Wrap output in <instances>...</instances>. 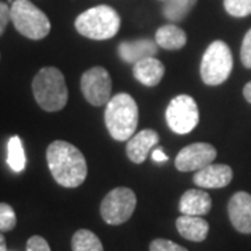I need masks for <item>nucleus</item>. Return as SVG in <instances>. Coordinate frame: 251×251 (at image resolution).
Wrapping results in <instances>:
<instances>
[{"instance_id": "nucleus-9", "label": "nucleus", "mask_w": 251, "mask_h": 251, "mask_svg": "<svg viewBox=\"0 0 251 251\" xmlns=\"http://www.w3.org/2000/svg\"><path fill=\"white\" fill-rule=\"evenodd\" d=\"M81 91L87 102L94 106L106 105L112 99V78L106 69L92 67L82 74Z\"/></svg>"}, {"instance_id": "nucleus-26", "label": "nucleus", "mask_w": 251, "mask_h": 251, "mask_svg": "<svg viewBox=\"0 0 251 251\" xmlns=\"http://www.w3.org/2000/svg\"><path fill=\"white\" fill-rule=\"evenodd\" d=\"M25 251H52L49 247V243L46 242L41 236H32L27 242V249Z\"/></svg>"}, {"instance_id": "nucleus-24", "label": "nucleus", "mask_w": 251, "mask_h": 251, "mask_svg": "<svg viewBox=\"0 0 251 251\" xmlns=\"http://www.w3.org/2000/svg\"><path fill=\"white\" fill-rule=\"evenodd\" d=\"M150 251H188L186 247L166 239H155L150 244Z\"/></svg>"}, {"instance_id": "nucleus-3", "label": "nucleus", "mask_w": 251, "mask_h": 251, "mask_svg": "<svg viewBox=\"0 0 251 251\" xmlns=\"http://www.w3.org/2000/svg\"><path fill=\"white\" fill-rule=\"evenodd\" d=\"M32 92L38 105L46 112L62 110L69 99V90L62 72L56 67H44L32 80Z\"/></svg>"}, {"instance_id": "nucleus-7", "label": "nucleus", "mask_w": 251, "mask_h": 251, "mask_svg": "<svg viewBox=\"0 0 251 251\" xmlns=\"http://www.w3.org/2000/svg\"><path fill=\"white\" fill-rule=\"evenodd\" d=\"M137 206L135 193L128 187H117L109 191L100 204V215L108 225H122L134 214Z\"/></svg>"}, {"instance_id": "nucleus-5", "label": "nucleus", "mask_w": 251, "mask_h": 251, "mask_svg": "<svg viewBox=\"0 0 251 251\" xmlns=\"http://www.w3.org/2000/svg\"><path fill=\"white\" fill-rule=\"evenodd\" d=\"M11 21L23 36L39 41L50 32V21L46 14L29 0H14L11 3Z\"/></svg>"}, {"instance_id": "nucleus-17", "label": "nucleus", "mask_w": 251, "mask_h": 251, "mask_svg": "<svg viewBox=\"0 0 251 251\" xmlns=\"http://www.w3.org/2000/svg\"><path fill=\"white\" fill-rule=\"evenodd\" d=\"M180 236L190 242H204L209 232V225L204 218L194 215H181L176 221Z\"/></svg>"}, {"instance_id": "nucleus-25", "label": "nucleus", "mask_w": 251, "mask_h": 251, "mask_svg": "<svg viewBox=\"0 0 251 251\" xmlns=\"http://www.w3.org/2000/svg\"><path fill=\"white\" fill-rule=\"evenodd\" d=\"M240 59L246 69H251V28L244 35L240 49Z\"/></svg>"}, {"instance_id": "nucleus-6", "label": "nucleus", "mask_w": 251, "mask_h": 251, "mask_svg": "<svg viewBox=\"0 0 251 251\" xmlns=\"http://www.w3.org/2000/svg\"><path fill=\"white\" fill-rule=\"evenodd\" d=\"M233 70V56L224 41H215L206 48L201 59V78L206 85H221Z\"/></svg>"}, {"instance_id": "nucleus-20", "label": "nucleus", "mask_w": 251, "mask_h": 251, "mask_svg": "<svg viewBox=\"0 0 251 251\" xmlns=\"http://www.w3.org/2000/svg\"><path fill=\"white\" fill-rule=\"evenodd\" d=\"M72 249L73 251H103V246L94 232L80 229L73 234Z\"/></svg>"}, {"instance_id": "nucleus-8", "label": "nucleus", "mask_w": 251, "mask_h": 251, "mask_svg": "<svg viewBox=\"0 0 251 251\" xmlns=\"http://www.w3.org/2000/svg\"><path fill=\"white\" fill-rule=\"evenodd\" d=\"M166 122L173 133L188 134L200 122L197 102L190 95H177L166 109Z\"/></svg>"}, {"instance_id": "nucleus-12", "label": "nucleus", "mask_w": 251, "mask_h": 251, "mask_svg": "<svg viewBox=\"0 0 251 251\" xmlns=\"http://www.w3.org/2000/svg\"><path fill=\"white\" fill-rule=\"evenodd\" d=\"M233 171L224 163H209L194 175V183L201 188H222L230 184Z\"/></svg>"}, {"instance_id": "nucleus-11", "label": "nucleus", "mask_w": 251, "mask_h": 251, "mask_svg": "<svg viewBox=\"0 0 251 251\" xmlns=\"http://www.w3.org/2000/svg\"><path fill=\"white\" fill-rule=\"evenodd\" d=\"M227 214L230 224L237 232L251 233V194L246 191L233 194L227 204Z\"/></svg>"}, {"instance_id": "nucleus-13", "label": "nucleus", "mask_w": 251, "mask_h": 251, "mask_svg": "<svg viewBox=\"0 0 251 251\" xmlns=\"http://www.w3.org/2000/svg\"><path fill=\"white\" fill-rule=\"evenodd\" d=\"M159 143V135L155 130L145 128L140 133L134 134L126 145V153L128 159L134 163H143L150 151L152 150L156 144Z\"/></svg>"}, {"instance_id": "nucleus-4", "label": "nucleus", "mask_w": 251, "mask_h": 251, "mask_svg": "<svg viewBox=\"0 0 251 251\" xmlns=\"http://www.w3.org/2000/svg\"><path fill=\"white\" fill-rule=\"evenodd\" d=\"M120 16L110 6H97L85 10L75 18V29L81 35L95 41H105L115 36L120 29Z\"/></svg>"}, {"instance_id": "nucleus-10", "label": "nucleus", "mask_w": 251, "mask_h": 251, "mask_svg": "<svg viewBox=\"0 0 251 251\" xmlns=\"http://www.w3.org/2000/svg\"><path fill=\"white\" fill-rule=\"evenodd\" d=\"M216 158V150L214 145L206 143H196L180 150L175 166L180 172L200 171L206 165L212 163Z\"/></svg>"}, {"instance_id": "nucleus-27", "label": "nucleus", "mask_w": 251, "mask_h": 251, "mask_svg": "<svg viewBox=\"0 0 251 251\" xmlns=\"http://www.w3.org/2000/svg\"><path fill=\"white\" fill-rule=\"evenodd\" d=\"M10 20H11V7H9V4L0 1V36L6 31Z\"/></svg>"}, {"instance_id": "nucleus-28", "label": "nucleus", "mask_w": 251, "mask_h": 251, "mask_svg": "<svg viewBox=\"0 0 251 251\" xmlns=\"http://www.w3.org/2000/svg\"><path fill=\"white\" fill-rule=\"evenodd\" d=\"M152 159L155 162H159V163H163V162L168 161V155L163 152L162 148H156L152 151Z\"/></svg>"}, {"instance_id": "nucleus-21", "label": "nucleus", "mask_w": 251, "mask_h": 251, "mask_svg": "<svg viewBox=\"0 0 251 251\" xmlns=\"http://www.w3.org/2000/svg\"><path fill=\"white\" fill-rule=\"evenodd\" d=\"M7 162H9L10 168L14 172L24 171V168H25V152H24L23 143L18 135H14L9 140Z\"/></svg>"}, {"instance_id": "nucleus-30", "label": "nucleus", "mask_w": 251, "mask_h": 251, "mask_svg": "<svg viewBox=\"0 0 251 251\" xmlns=\"http://www.w3.org/2000/svg\"><path fill=\"white\" fill-rule=\"evenodd\" d=\"M0 251H7V246H6V239L0 232Z\"/></svg>"}, {"instance_id": "nucleus-1", "label": "nucleus", "mask_w": 251, "mask_h": 251, "mask_svg": "<svg viewBox=\"0 0 251 251\" xmlns=\"http://www.w3.org/2000/svg\"><path fill=\"white\" fill-rule=\"evenodd\" d=\"M46 161L54 181L63 187L81 186L88 175L84 155L77 147L67 141H53L46 150Z\"/></svg>"}, {"instance_id": "nucleus-16", "label": "nucleus", "mask_w": 251, "mask_h": 251, "mask_svg": "<svg viewBox=\"0 0 251 251\" xmlns=\"http://www.w3.org/2000/svg\"><path fill=\"white\" fill-rule=\"evenodd\" d=\"M133 74L137 80L147 87L158 85L165 75V66L161 60L153 57H145L137 62L133 69Z\"/></svg>"}, {"instance_id": "nucleus-2", "label": "nucleus", "mask_w": 251, "mask_h": 251, "mask_svg": "<svg viewBox=\"0 0 251 251\" xmlns=\"http://www.w3.org/2000/svg\"><path fill=\"white\" fill-rule=\"evenodd\" d=\"M105 125L116 141H128L138 126V106L134 98L126 92L117 94L106 103Z\"/></svg>"}, {"instance_id": "nucleus-15", "label": "nucleus", "mask_w": 251, "mask_h": 251, "mask_svg": "<svg viewBox=\"0 0 251 251\" xmlns=\"http://www.w3.org/2000/svg\"><path fill=\"white\" fill-rule=\"evenodd\" d=\"M212 208V200L204 190H187L179 202V209L183 215H206Z\"/></svg>"}, {"instance_id": "nucleus-19", "label": "nucleus", "mask_w": 251, "mask_h": 251, "mask_svg": "<svg viewBox=\"0 0 251 251\" xmlns=\"http://www.w3.org/2000/svg\"><path fill=\"white\" fill-rule=\"evenodd\" d=\"M196 4L197 0H165L162 13L171 23H179L187 17Z\"/></svg>"}, {"instance_id": "nucleus-14", "label": "nucleus", "mask_w": 251, "mask_h": 251, "mask_svg": "<svg viewBox=\"0 0 251 251\" xmlns=\"http://www.w3.org/2000/svg\"><path fill=\"white\" fill-rule=\"evenodd\" d=\"M117 53L123 62L135 64L145 57H153L158 53V44L151 39L126 41L117 46Z\"/></svg>"}, {"instance_id": "nucleus-18", "label": "nucleus", "mask_w": 251, "mask_h": 251, "mask_svg": "<svg viewBox=\"0 0 251 251\" xmlns=\"http://www.w3.org/2000/svg\"><path fill=\"white\" fill-rule=\"evenodd\" d=\"M155 42L166 50H179L187 44V35L177 25L168 24L158 28L155 34Z\"/></svg>"}, {"instance_id": "nucleus-29", "label": "nucleus", "mask_w": 251, "mask_h": 251, "mask_svg": "<svg viewBox=\"0 0 251 251\" xmlns=\"http://www.w3.org/2000/svg\"><path fill=\"white\" fill-rule=\"evenodd\" d=\"M243 95H244L246 100H247L249 103H251V81L244 85V88H243Z\"/></svg>"}, {"instance_id": "nucleus-23", "label": "nucleus", "mask_w": 251, "mask_h": 251, "mask_svg": "<svg viewBox=\"0 0 251 251\" xmlns=\"http://www.w3.org/2000/svg\"><path fill=\"white\" fill-rule=\"evenodd\" d=\"M17 225V216L13 209L6 202H0V232H10Z\"/></svg>"}, {"instance_id": "nucleus-22", "label": "nucleus", "mask_w": 251, "mask_h": 251, "mask_svg": "<svg viewBox=\"0 0 251 251\" xmlns=\"http://www.w3.org/2000/svg\"><path fill=\"white\" fill-rule=\"evenodd\" d=\"M224 7L232 17H247L251 14V0H224Z\"/></svg>"}]
</instances>
